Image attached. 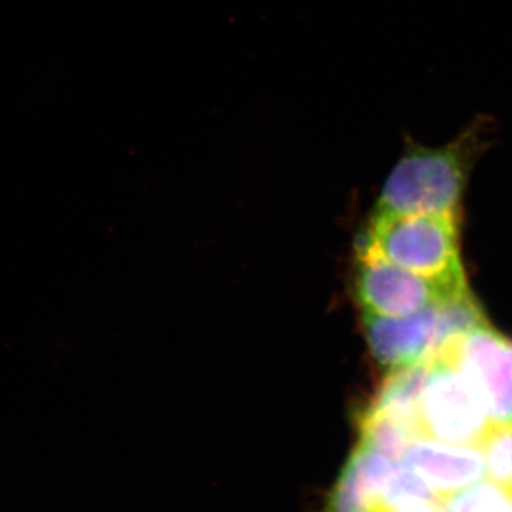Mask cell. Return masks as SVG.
<instances>
[{
  "mask_svg": "<svg viewBox=\"0 0 512 512\" xmlns=\"http://www.w3.org/2000/svg\"><path fill=\"white\" fill-rule=\"evenodd\" d=\"M495 121L478 114L439 147L404 137L402 157L387 177L376 212L458 214L471 171L493 143Z\"/></svg>",
  "mask_w": 512,
  "mask_h": 512,
  "instance_id": "obj_1",
  "label": "cell"
},
{
  "mask_svg": "<svg viewBox=\"0 0 512 512\" xmlns=\"http://www.w3.org/2000/svg\"><path fill=\"white\" fill-rule=\"evenodd\" d=\"M457 217L376 212L359 254L379 256L427 278L463 281Z\"/></svg>",
  "mask_w": 512,
  "mask_h": 512,
  "instance_id": "obj_2",
  "label": "cell"
},
{
  "mask_svg": "<svg viewBox=\"0 0 512 512\" xmlns=\"http://www.w3.org/2000/svg\"><path fill=\"white\" fill-rule=\"evenodd\" d=\"M420 417L424 437L466 446H480L493 426L473 384L441 355L431 356Z\"/></svg>",
  "mask_w": 512,
  "mask_h": 512,
  "instance_id": "obj_3",
  "label": "cell"
},
{
  "mask_svg": "<svg viewBox=\"0 0 512 512\" xmlns=\"http://www.w3.org/2000/svg\"><path fill=\"white\" fill-rule=\"evenodd\" d=\"M359 255L356 293L365 313L400 318L450 301L468 291L466 279L427 278L379 256Z\"/></svg>",
  "mask_w": 512,
  "mask_h": 512,
  "instance_id": "obj_4",
  "label": "cell"
},
{
  "mask_svg": "<svg viewBox=\"0 0 512 512\" xmlns=\"http://www.w3.org/2000/svg\"><path fill=\"white\" fill-rule=\"evenodd\" d=\"M436 355L460 367L483 400L493 426H512V339L485 323L448 340Z\"/></svg>",
  "mask_w": 512,
  "mask_h": 512,
  "instance_id": "obj_5",
  "label": "cell"
},
{
  "mask_svg": "<svg viewBox=\"0 0 512 512\" xmlns=\"http://www.w3.org/2000/svg\"><path fill=\"white\" fill-rule=\"evenodd\" d=\"M439 305L400 318L365 313L367 343L377 362L396 370L433 356L444 343Z\"/></svg>",
  "mask_w": 512,
  "mask_h": 512,
  "instance_id": "obj_6",
  "label": "cell"
},
{
  "mask_svg": "<svg viewBox=\"0 0 512 512\" xmlns=\"http://www.w3.org/2000/svg\"><path fill=\"white\" fill-rule=\"evenodd\" d=\"M400 464L423 478L441 497L478 483L485 476L483 451L478 446L421 437L399 458Z\"/></svg>",
  "mask_w": 512,
  "mask_h": 512,
  "instance_id": "obj_7",
  "label": "cell"
},
{
  "mask_svg": "<svg viewBox=\"0 0 512 512\" xmlns=\"http://www.w3.org/2000/svg\"><path fill=\"white\" fill-rule=\"evenodd\" d=\"M430 366L431 357H427L414 365L393 370L392 375L384 380L369 409L399 421L419 439L424 437L420 406Z\"/></svg>",
  "mask_w": 512,
  "mask_h": 512,
  "instance_id": "obj_8",
  "label": "cell"
},
{
  "mask_svg": "<svg viewBox=\"0 0 512 512\" xmlns=\"http://www.w3.org/2000/svg\"><path fill=\"white\" fill-rule=\"evenodd\" d=\"M441 512H512V495L493 481L463 488L441 500Z\"/></svg>",
  "mask_w": 512,
  "mask_h": 512,
  "instance_id": "obj_9",
  "label": "cell"
},
{
  "mask_svg": "<svg viewBox=\"0 0 512 512\" xmlns=\"http://www.w3.org/2000/svg\"><path fill=\"white\" fill-rule=\"evenodd\" d=\"M485 474L512 495V426H491L480 446Z\"/></svg>",
  "mask_w": 512,
  "mask_h": 512,
  "instance_id": "obj_10",
  "label": "cell"
}]
</instances>
